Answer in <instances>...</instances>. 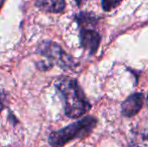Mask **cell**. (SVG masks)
<instances>
[{"instance_id": "6da1fadb", "label": "cell", "mask_w": 148, "mask_h": 147, "mask_svg": "<svg viewBox=\"0 0 148 147\" xmlns=\"http://www.w3.org/2000/svg\"><path fill=\"white\" fill-rule=\"evenodd\" d=\"M55 88L62 98L64 113L68 118L78 119L90 110L91 105L76 80L60 76L55 81Z\"/></svg>"}, {"instance_id": "7a4b0ae2", "label": "cell", "mask_w": 148, "mask_h": 147, "mask_svg": "<svg viewBox=\"0 0 148 147\" xmlns=\"http://www.w3.org/2000/svg\"><path fill=\"white\" fill-rule=\"evenodd\" d=\"M97 124L96 118L86 116L69 126L56 131H53L48 137L50 147H63L70 141L88 137Z\"/></svg>"}, {"instance_id": "3957f363", "label": "cell", "mask_w": 148, "mask_h": 147, "mask_svg": "<svg viewBox=\"0 0 148 147\" xmlns=\"http://www.w3.org/2000/svg\"><path fill=\"white\" fill-rule=\"evenodd\" d=\"M36 52L48 58L49 62L53 65H56L64 70L75 69L77 66L75 59L68 55L63 49L55 42L49 40L42 41L37 45Z\"/></svg>"}, {"instance_id": "277c9868", "label": "cell", "mask_w": 148, "mask_h": 147, "mask_svg": "<svg viewBox=\"0 0 148 147\" xmlns=\"http://www.w3.org/2000/svg\"><path fill=\"white\" fill-rule=\"evenodd\" d=\"M79 28L81 46L90 55H95L100 47L101 35L94 29V25L80 26Z\"/></svg>"}, {"instance_id": "5b68a950", "label": "cell", "mask_w": 148, "mask_h": 147, "mask_svg": "<svg viewBox=\"0 0 148 147\" xmlns=\"http://www.w3.org/2000/svg\"><path fill=\"white\" fill-rule=\"evenodd\" d=\"M144 95L141 93H135L130 95L121 104V113L125 117H134L142 108Z\"/></svg>"}, {"instance_id": "8992f818", "label": "cell", "mask_w": 148, "mask_h": 147, "mask_svg": "<svg viewBox=\"0 0 148 147\" xmlns=\"http://www.w3.org/2000/svg\"><path fill=\"white\" fill-rule=\"evenodd\" d=\"M35 5L40 10L48 13H62L65 7V0H35Z\"/></svg>"}, {"instance_id": "52a82bcc", "label": "cell", "mask_w": 148, "mask_h": 147, "mask_svg": "<svg viewBox=\"0 0 148 147\" xmlns=\"http://www.w3.org/2000/svg\"><path fill=\"white\" fill-rule=\"evenodd\" d=\"M75 22L78 26H87V25H96L98 23V18L95 16V14L82 11L75 15Z\"/></svg>"}, {"instance_id": "ba28073f", "label": "cell", "mask_w": 148, "mask_h": 147, "mask_svg": "<svg viewBox=\"0 0 148 147\" xmlns=\"http://www.w3.org/2000/svg\"><path fill=\"white\" fill-rule=\"evenodd\" d=\"M129 147H148V130L143 129L132 137Z\"/></svg>"}, {"instance_id": "9c48e42d", "label": "cell", "mask_w": 148, "mask_h": 147, "mask_svg": "<svg viewBox=\"0 0 148 147\" xmlns=\"http://www.w3.org/2000/svg\"><path fill=\"white\" fill-rule=\"evenodd\" d=\"M123 0H102L101 6L105 11H110L118 7Z\"/></svg>"}, {"instance_id": "30bf717a", "label": "cell", "mask_w": 148, "mask_h": 147, "mask_svg": "<svg viewBox=\"0 0 148 147\" xmlns=\"http://www.w3.org/2000/svg\"><path fill=\"white\" fill-rule=\"evenodd\" d=\"M8 94L4 90H0V113L7 107Z\"/></svg>"}, {"instance_id": "8fae6325", "label": "cell", "mask_w": 148, "mask_h": 147, "mask_svg": "<svg viewBox=\"0 0 148 147\" xmlns=\"http://www.w3.org/2000/svg\"><path fill=\"white\" fill-rule=\"evenodd\" d=\"M53 64L50 63L49 61L45 62V61H41V62H36V67L37 69L41 70V71H47L53 68Z\"/></svg>"}, {"instance_id": "7c38bea8", "label": "cell", "mask_w": 148, "mask_h": 147, "mask_svg": "<svg viewBox=\"0 0 148 147\" xmlns=\"http://www.w3.org/2000/svg\"><path fill=\"white\" fill-rule=\"evenodd\" d=\"M8 120H9L10 122H11L14 126H15L16 124H17V123H18V120L16 118V116H15L14 114H12V113H11V112H10V113H9Z\"/></svg>"}, {"instance_id": "4fadbf2b", "label": "cell", "mask_w": 148, "mask_h": 147, "mask_svg": "<svg viewBox=\"0 0 148 147\" xmlns=\"http://www.w3.org/2000/svg\"><path fill=\"white\" fill-rule=\"evenodd\" d=\"M86 1L87 0H75V3H76L78 7H81V6H82L86 3Z\"/></svg>"}, {"instance_id": "5bb4252c", "label": "cell", "mask_w": 148, "mask_h": 147, "mask_svg": "<svg viewBox=\"0 0 148 147\" xmlns=\"http://www.w3.org/2000/svg\"><path fill=\"white\" fill-rule=\"evenodd\" d=\"M4 2H5V0H0V9L3 7V5Z\"/></svg>"}, {"instance_id": "9a60e30c", "label": "cell", "mask_w": 148, "mask_h": 147, "mask_svg": "<svg viewBox=\"0 0 148 147\" xmlns=\"http://www.w3.org/2000/svg\"><path fill=\"white\" fill-rule=\"evenodd\" d=\"M147 106H148V95H147Z\"/></svg>"}]
</instances>
